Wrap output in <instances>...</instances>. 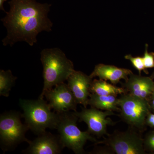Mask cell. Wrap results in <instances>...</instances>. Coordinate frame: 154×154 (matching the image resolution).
I'll return each mask as SVG.
<instances>
[{
	"label": "cell",
	"mask_w": 154,
	"mask_h": 154,
	"mask_svg": "<svg viewBox=\"0 0 154 154\" xmlns=\"http://www.w3.org/2000/svg\"><path fill=\"white\" fill-rule=\"evenodd\" d=\"M92 78L80 71L75 70L68 79L67 85L73 94L78 104L87 107L90 94Z\"/></svg>",
	"instance_id": "11"
},
{
	"label": "cell",
	"mask_w": 154,
	"mask_h": 154,
	"mask_svg": "<svg viewBox=\"0 0 154 154\" xmlns=\"http://www.w3.org/2000/svg\"><path fill=\"white\" fill-rule=\"evenodd\" d=\"M105 144L111 153L116 154H144L143 139L132 130L124 132L116 131L105 140L96 143Z\"/></svg>",
	"instance_id": "7"
},
{
	"label": "cell",
	"mask_w": 154,
	"mask_h": 154,
	"mask_svg": "<svg viewBox=\"0 0 154 154\" xmlns=\"http://www.w3.org/2000/svg\"><path fill=\"white\" fill-rule=\"evenodd\" d=\"M132 72L128 69L120 68L114 66L99 64L95 66L94 71L90 75L93 79L99 77V79L109 81L113 85H117L120 80L126 81Z\"/></svg>",
	"instance_id": "13"
},
{
	"label": "cell",
	"mask_w": 154,
	"mask_h": 154,
	"mask_svg": "<svg viewBox=\"0 0 154 154\" xmlns=\"http://www.w3.org/2000/svg\"><path fill=\"white\" fill-rule=\"evenodd\" d=\"M118 102L119 98L116 96H99L91 94L88 99V105L98 109L120 112Z\"/></svg>",
	"instance_id": "14"
},
{
	"label": "cell",
	"mask_w": 154,
	"mask_h": 154,
	"mask_svg": "<svg viewBox=\"0 0 154 154\" xmlns=\"http://www.w3.org/2000/svg\"><path fill=\"white\" fill-rule=\"evenodd\" d=\"M144 147L146 152L154 154V131H149L143 139Z\"/></svg>",
	"instance_id": "18"
},
{
	"label": "cell",
	"mask_w": 154,
	"mask_h": 154,
	"mask_svg": "<svg viewBox=\"0 0 154 154\" xmlns=\"http://www.w3.org/2000/svg\"><path fill=\"white\" fill-rule=\"evenodd\" d=\"M127 93L133 96L145 99H149L154 91V81L151 77L142 76L131 73L122 84Z\"/></svg>",
	"instance_id": "12"
},
{
	"label": "cell",
	"mask_w": 154,
	"mask_h": 154,
	"mask_svg": "<svg viewBox=\"0 0 154 154\" xmlns=\"http://www.w3.org/2000/svg\"><path fill=\"white\" fill-rule=\"evenodd\" d=\"M90 92L91 94H96L99 96H117L118 94L127 93L126 90L124 88H119L115 85L109 84L105 80L94 79L92 81Z\"/></svg>",
	"instance_id": "15"
},
{
	"label": "cell",
	"mask_w": 154,
	"mask_h": 154,
	"mask_svg": "<svg viewBox=\"0 0 154 154\" xmlns=\"http://www.w3.org/2000/svg\"><path fill=\"white\" fill-rule=\"evenodd\" d=\"M150 77L153 80H154V71L152 73V75Z\"/></svg>",
	"instance_id": "23"
},
{
	"label": "cell",
	"mask_w": 154,
	"mask_h": 154,
	"mask_svg": "<svg viewBox=\"0 0 154 154\" xmlns=\"http://www.w3.org/2000/svg\"><path fill=\"white\" fill-rule=\"evenodd\" d=\"M17 77L12 74L11 70L0 71V96L8 97Z\"/></svg>",
	"instance_id": "16"
},
{
	"label": "cell",
	"mask_w": 154,
	"mask_h": 154,
	"mask_svg": "<svg viewBox=\"0 0 154 154\" xmlns=\"http://www.w3.org/2000/svg\"><path fill=\"white\" fill-rule=\"evenodd\" d=\"M8 4L10 11L1 19L8 31L3 45L13 46L24 41L33 46L38 33L52 30L53 23L48 17L50 4H41L36 0H11Z\"/></svg>",
	"instance_id": "1"
},
{
	"label": "cell",
	"mask_w": 154,
	"mask_h": 154,
	"mask_svg": "<svg viewBox=\"0 0 154 154\" xmlns=\"http://www.w3.org/2000/svg\"><path fill=\"white\" fill-rule=\"evenodd\" d=\"M75 114L79 119V122H84L88 126V132L93 135L101 137L107 134V126L115 124L107 116L115 115L113 111H101L94 107L87 109L84 107L80 112L75 111Z\"/></svg>",
	"instance_id": "8"
},
{
	"label": "cell",
	"mask_w": 154,
	"mask_h": 154,
	"mask_svg": "<svg viewBox=\"0 0 154 154\" xmlns=\"http://www.w3.org/2000/svg\"><path fill=\"white\" fill-rule=\"evenodd\" d=\"M45 96L51 109L57 113H62L70 110L76 111L78 103L67 84L60 83L47 91Z\"/></svg>",
	"instance_id": "9"
},
{
	"label": "cell",
	"mask_w": 154,
	"mask_h": 154,
	"mask_svg": "<svg viewBox=\"0 0 154 154\" xmlns=\"http://www.w3.org/2000/svg\"><path fill=\"white\" fill-rule=\"evenodd\" d=\"M125 58L131 62L134 67L138 71L140 75L142 71L145 72L146 74H148V73L146 70V69L145 67L143 57H133L130 54H128L125 56Z\"/></svg>",
	"instance_id": "17"
},
{
	"label": "cell",
	"mask_w": 154,
	"mask_h": 154,
	"mask_svg": "<svg viewBox=\"0 0 154 154\" xmlns=\"http://www.w3.org/2000/svg\"><path fill=\"white\" fill-rule=\"evenodd\" d=\"M7 1V0H0V9H1V10H2V11L5 12L6 13H7V12H6L5 10L4 9L3 5H4V2H6Z\"/></svg>",
	"instance_id": "22"
},
{
	"label": "cell",
	"mask_w": 154,
	"mask_h": 154,
	"mask_svg": "<svg viewBox=\"0 0 154 154\" xmlns=\"http://www.w3.org/2000/svg\"><path fill=\"white\" fill-rule=\"evenodd\" d=\"M24 153L29 154H60L64 146L59 136L54 135L46 131L38 135Z\"/></svg>",
	"instance_id": "10"
},
{
	"label": "cell",
	"mask_w": 154,
	"mask_h": 154,
	"mask_svg": "<svg viewBox=\"0 0 154 154\" xmlns=\"http://www.w3.org/2000/svg\"><path fill=\"white\" fill-rule=\"evenodd\" d=\"M23 115L19 112L10 111L0 116V139L5 151L22 142L30 143L31 141L25 137L29 129L26 124H22L21 119Z\"/></svg>",
	"instance_id": "5"
},
{
	"label": "cell",
	"mask_w": 154,
	"mask_h": 154,
	"mask_svg": "<svg viewBox=\"0 0 154 154\" xmlns=\"http://www.w3.org/2000/svg\"><path fill=\"white\" fill-rule=\"evenodd\" d=\"M149 102L150 106L151 109L154 111V91L150 97Z\"/></svg>",
	"instance_id": "21"
},
{
	"label": "cell",
	"mask_w": 154,
	"mask_h": 154,
	"mask_svg": "<svg viewBox=\"0 0 154 154\" xmlns=\"http://www.w3.org/2000/svg\"><path fill=\"white\" fill-rule=\"evenodd\" d=\"M146 125L154 128V113L150 112L146 120Z\"/></svg>",
	"instance_id": "20"
},
{
	"label": "cell",
	"mask_w": 154,
	"mask_h": 154,
	"mask_svg": "<svg viewBox=\"0 0 154 154\" xmlns=\"http://www.w3.org/2000/svg\"><path fill=\"white\" fill-rule=\"evenodd\" d=\"M40 60L43 68L44 86L38 98L43 99L47 91L64 82L75 70L73 63L61 50L57 48L42 50Z\"/></svg>",
	"instance_id": "2"
},
{
	"label": "cell",
	"mask_w": 154,
	"mask_h": 154,
	"mask_svg": "<svg viewBox=\"0 0 154 154\" xmlns=\"http://www.w3.org/2000/svg\"><path fill=\"white\" fill-rule=\"evenodd\" d=\"M19 105L23 110L25 123L35 134H41L46 128L57 129L60 114L52 112L48 102L38 98L37 100L20 99Z\"/></svg>",
	"instance_id": "3"
},
{
	"label": "cell",
	"mask_w": 154,
	"mask_h": 154,
	"mask_svg": "<svg viewBox=\"0 0 154 154\" xmlns=\"http://www.w3.org/2000/svg\"><path fill=\"white\" fill-rule=\"evenodd\" d=\"M147 44L146 45L145 51L143 58L146 69L154 68V53L148 52Z\"/></svg>",
	"instance_id": "19"
},
{
	"label": "cell",
	"mask_w": 154,
	"mask_h": 154,
	"mask_svg": "<svg viewBox=\"0 0 154 154\" xmlns=\"http://www.w3.org/2000/svg\"><path fill=\"white\" fill-rule=\"evenodd\" d=\"M60 119L57 129L64 147L68 148L75 153H85L84 147L87 141L96 142L95 138L88 131H82L77 126L79 118L74 112L59 113Z\"/></svg>",
	"instance_id": "4"
},
{
	"label": "cell",
	"mask_w": 154,
	"mask_h": 154,
	"mask_svg": "<svg viewBox=\"0 0 154 154\" xmlns=\"http://www.w3.org/2000/svg\"><path fill=\"white\" fill-rule=\"evenodd\" d=\"M118 106L120 108L119 116L123 121L139 130L143 129L146 118L151 112L147 100L125 93L119 98Z\"/></svg>",
	"instance_id": "6"
}]
</instances>
